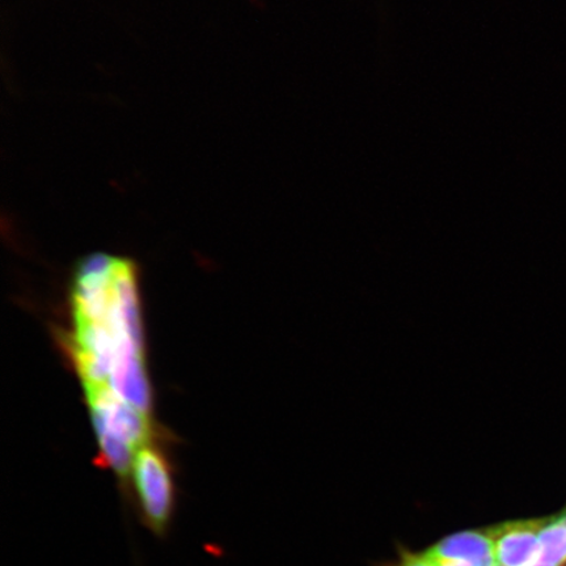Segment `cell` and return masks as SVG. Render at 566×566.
<instances>
[{
  "label": "cell",
  "instance_id": "7a4b0ae2",
  "mask_svg": "<svg viewBox=\"0 0 566 566\" xmlns=\"http://www.w3.org/2000/svg\"><path fill=\"white\" fill-rule=\"evenodd\" d=\"M543 520H521L486 528L499 566H536L542 556Z\"/></svg>",
  "mask_w": 566,
  "mask_h": 566
},
{
  "label": "cell",
  "instance_id": "5b68a950",
  "mask_svg": "<svg viewBox=\"0 0 566 566\" xmlns=\"http://www.w3.org/2000/svg\"><path fill=\"white\" fill-rule=\"evenodd\" d=\"M400 566H430L422 556L407 555Z\"/></svg>",
  "mask_w": 566,
  "mask_h": 566
},
{
  "label": "cell",
  "instance_id": "277c9868",
  "mask_svg": "<svg viewBox=\"0 0 566 566\" xmlns=\"http://www.w3.org/2000/svg\"><path fill=\"white\" fill-rule=\"evenodd\" d=\"M541 539L542 556L536 566H566V507L546 518Z\"/></svg>",
  "mask_w": 566,
  "mask_h": 566
},
{
  "label": "cell",
  "instance_id": "3957f363",
  "mask_svg": "<svg viewBox=\"0 0 566 566\" xmlns=\"http://www.w3.org/2000/svg\"><path fill=\"white\" fill-rule=\"evenodd\" d=\"M421 556L430 566H499L486 530L464 531L444 537Z\"/></svg>",
  "mask_w": 566,
  "mask_h": 566
},
{
  "label": "cell",
  "instance_id": "6da1fadb",
  "mask_svg": "<svg viewBox=\"0 0 566 566\" xmlns=\"http://www.w3.org/2000/svg\"><path fill=\"white\" fill-rule=\"evenodd\" d=\"M132 507L154 536L166 539L171 533L177 509L175 469L165 451L147 443L134 457Z\"/></svg>",
  "mask_w": 566,
  "mask_h": 566
}]
</instances>
